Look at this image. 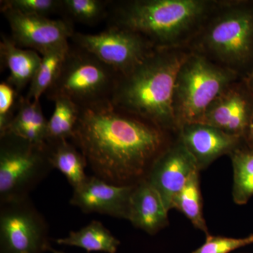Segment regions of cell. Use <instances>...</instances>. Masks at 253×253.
<instances>
[{
	"label": "cell",
	"mask_w": 253,
	"mask_h": 253,
	"mask_svg": "<svg viewBox=\"0 0 253 253\" xmlns=\"http://www.w3.org/2000/svg\"><path fill=\"white\" fill-rule=\"evenodd\" d=\"M73 44L86 50L120 75L126 74L156 49L135 32L108 26L98 34L75 33Z\"/></svg>",
	"instance_id": "9"
},
{
	"label": "cell",
	"mask_w": 253,
	"mask_h": 253,
	"mask_svg": "<svg viewBox=\"0 0 253 253\" xmlns=\"http://www.w3.org/2000/svg\"><path fill=\"white\" fill-rule=\"evenodd\" d=\"M198 169L194 156L179 139L175 144L166 146L156 158L146 179L158 191L169 211L176 195Z\"/></svg>",
	"instance_id": "11"
},
{
	"label": "cell",
	"mask_w": 253,
	"mask_h": 253,
	"mask_svg": "<svg viewBox=\"0 0 253 253\" xmlns=\"http://www.w3.org/2000/svg\"><path fill=\"white\" fill-rule=\"evenodd\" d=\"M62 246H75L85 250L86 252L116 253L121 242L101 222L91 221L78 231H72L66 237L55 240Z\"/></svg>",
	"instance_id": "19"
},
{
	"label": "cell",
	"mask_w": 253,
	"mask_h": 253,
	"mask_svg": "<svg viewBox=\"0 0 253 253\" xmlns=\"http://www.w3.org/2000/svg\"><path fill=\"white\" fill-rule=\"evenodd\" d=\"M217 4L208 0L111 1L106 20L109 26L144 37L156 49H187Z\"/></svg>",
	"instance_id": "2"
},
{
	"label": "cell",
	"mask_w": 253,
	"mask_h": 253,
	"mask_svg": "<svg viewBox=\"0 0 253 253\" xmlns=\"http://www.w3.org/2000/svg\"><path fill=\"white\" fill-rule=\"evenodd\" d=\"M253 113V93L244 80H239L214 100L199 122L243 138Z\"/></svg>",
	"instance_id": "12"
},
{
	"label": "cell",
	"mask_w": 253,
	"mask_h": 253,
	"mask_svg": "<svg viewBox=\"0 0 253 253\" xmlns=\"http://www.w3.org/2000/svg\"><path fill=\"white\" fill-rule=\"evenodd\" d=\"M253 244V234L241 239L208 234L205 244L191 253H229Z\"/></svg>",
	"instance_id": "27"
},
{
	"label": "cell",
	"mask_w": 253,
	"mask_h": 253,
	"mask_svg": "<svg viewBox=\"0 0 253 253\" xmlns=\"http://www.w3.org/2000/svg\"><path fill=\"white\" fill-rule=\"evenodd\" d=\"M234 172V203L244 205L253 196V150L243 144L230 154Z\"/></svg>",
	"instance_id": "21"
},
{
	"label": "cell",
	"mask_w": 253,
	"mask_h": 253,
	"mask_svg": "<svg viewBox=\"0 0 253 253\" xmlns=\"http://www.w3.org/2000/svg\"><path fill=\"white\" fill-rule=\"evenodd\" d=\"M21 95L6 81L0 83V134L12 122L19 106Z\"/></svg>",
	"instance_id": "26"
},
{
	"label": "cell",
	"mask_w": 253,
	"mask_h": 253,
	"mask_svg": "<svg viewBox=\"0 0 253 253\" xmlns=\"http://www.w3.org/2000/svg\"><path fill=\"white\" fill-rule=\"evenodd\" d=\"M49 252L51 253H66L63 252V251H59V250L55 249L54 248L51 247V246L49 248Z\"/></svg>",
	"instance_id": "30"
},
{
	"label": "cell",
	"mask_w": 253,
	"mask_h": 253,
	"mask_svg": "<svg viewBox=\"0 0 253 253\" xmlns=\"http://www.w3.org/2000/svg\"><path fill=\"white\" fill-rule=\"evenodd\" d=\"M47 126L40 100L31 101L21 95L17 113L4 133L44 146L47 139Z\"/></svg>",
	"instance_id": "17"
},
{
	"label": "cell",
	"mask_w": 253,
	"mask_h": 253,
	"mask_svg": "<svg viewBox=\"0 0 253 253\" xmlns=\"http://www.w3.org/2000/svg\"><path fill=\"white\" fill-rule=\"evenodd\" d=\"M244 81L246 82L250 89L253 93V71L251 73L249 77L245 79Z\"/></svg>",
	"instance_id": "29"
},
{
	"label": "cell",
	"mask_w": 253,
	"mask_h": 253,
	"mask_svg": "<svg viewBox=\"0 0 253 253\" xmlns=\"http://www.w3.org/2000/svg\"><path fill=\"white\" fill-rule=\"evenodd\" d=\"M110 2L109 0H62L61 14L73 23L94 26L106 20Z\"/></svg>",
	"instance_id": "24"
},
{
	"label": "cell",
	"mask_w": 253,
	"mask_h": 253,
	"mask_svg": "<svg viewBox=\"0 0 253 253\" xmlns=\"http://www.w3.org/2000/svg\"><path fill=\"white\" fill-rule=\"evenodd\" d=\"M54 111L48 121L46 143L72 139L80 116V108L71 100L57 97Z\"/></svg>",
	"instance_id": "23"
},
{
	"label": "cell",
	"mask_w": 253,
	"mask_h": 253,
	"mask_svg": "<svg viewBox=\"0 0 253 253\" xmlns=\"http://www.w3.org/2000/svg\"><path fill=\"white\" fill-rule=\"evenodd\" d=\"M69 48V42H66L42 55L41 65L26 96L27 99L38 101L42 95L45 94L57 78Z\"/></svg>",
	"instance_id": "20"
},
{
	"label": "cell",
	"mask_w": 253,
	"mask_h": 253,
	"mask_svg": "<svg viewBox=\"0 0 253 253\" xmlns=\"http://www.w3.org/2000/svg\"><path fill=\"white\" fill-rule=\"evenodd\" d=\"M50 161L54 169L60 171L73 189H77L86 180L87 163L81 151L68 140L46 143Z\"/></svg>",
	"instance_id": "18"
},
{
	"label": "cell",
	"mask_w": 253,
	"mask_h": 253,
	"mask_svg": "<svg viewBox=\"0 0 253 253\" xmlns=\"http://www.w3.org/2000/svg\"><path fill=\"white\" fill-rule=\"evenodd\" d=\"M16 45L34 50L41 55L68 42L75 34L74 23L65 18L51 19L28 16L11 9L1 10Z\"/></svg>",
	"instance_id": "10"
},
{
	"label": "cell",
	"mask_w": 253,
	"mask_h": 253,
	"mask_svg": "<svg viewBox=\"0 0 253 253\" xmlns=\"http://www.w3.org/2000/svg\"><path fill=\"white\" fill-rule=\"evenodd\" d=\"M0 5L1 11L11 9L28 16L49 18L61 14L62 0H4Z\"/></svg>",
	"instance_id": "25"
},
{
	"label": "cell",
	"mask_w": 253,
	"mask_h": 253,
	"mask_svg": "<svg viewBox=\"0 0 253 253\" xmlns=\"http://www.w3.org/2000/svg\"><path fill=\"white\" fill-rule=\"evenodd\" d=\"M80 110L71 140L94 175L118 186H135L146 179L167 146L166 131L111 101Z\"/></svg>",
	"instance_id": "1"
},
{
	"label": "cell",
	"mask_w": 253,
	"mask_h": 253,
	"mask_svg": "<svg viewBox=\"0 0 253 253\" xmlns=\"http://www.w3.org/2000/svg\"><path fill=\"white\" fill-rule=\"evenodd\" d=\"M239 80L242 79L234 71L190 51L174 84L173 111L177 129L199 122L210 105Z\"/></svg>",
	"instance_id": "5"
},
{
	"label": "cell",
	"mask_w": 253,
	"mask_h": 253,
	"mask_svg": "<svg viewBox=\"0 0 253 253\" xmlns=\"http://www.w3.org/2000/svg\"><path fill=\"white\" fill-rule=\"evenodd\" d=\"M49 227L30 198L0 204V253L49 251Z\"/></svg>",
	"instance_id": "8"
},
{
	"label": "cell",
	"mask_w": 253,
	"mask_h": 253,
	"mask_svg": "<svg viewBox=\"0 0 253 253\" xmlns=\"http://www.w3.org/2000/svg\"><path fill=\"white\" fill-rule=\"evenodd\" d=\"M244 141L246 146L253 150V113L249 126L245 133Z\"/></svg>",
	"instance_id": "28"
},
{
	"label": "cell",
	"mask_w": 253,
	"mask_h": 253,
	"mask_svg": "<svg viewBox=\"0 0 253 253\" xmlns=\"http://www.w3.org/2000/svg\"><path fill=\"white\" fill-rule=\"evenodd\" d=\"M199 169L195 171L185 186L173 199L172 208L184 214L196 229L208 233L207 225L203 214V201L200 188Z\"/></svg>",
	"instance_id": "22"
},
{
	"label": "cell",
	"mask_w": 253,
	"mask_h": 253,
	"mask_svg": "<svg viewBox=\"0 0 253 253\" xmlns=\"http://www.w3.org/2000/svg\"><path fill=\"white\" fill-rule=\"evenodd\" d=\"M178 130L179 139L194 156L200 170L223 155H230L244 143L243 138L204 123H187Z\"/></svg>",
	"instance_id": "14"
},
{
	"label": "cell",
	"mask_w": 253,
	"mask_h": 253,
	"mask_svg": "<svg viewBox=\"0 0 253 253\" xmlns=\"http://www.w3.org/2000/svg\"><path fill=\"white\" fill-rule=\"evenodd\" d=\"M187 49L246 79L253 71V1H218Z\"/></svg>",
	"instance_id": "4"
},
{
	"label": "cell",
	"mask_w": 253,
	"mask_h": 253,
	"mask_svg": "<svg viewBox=\"0 0 253 253\" xmlns=\"http://www.w3.org/2000/svg\"><path fill=\"white\" fill-rule=\"evenodd\" d=\"M134 186L115 185L93 174L73 189L70 204L86 214L98 213L128 219Z\"/></svg>",
	"instance_id": "13"
},
{
	"label": "cell",
	"mask_w": 253,
	"mask_h": 253,
	"mask_svg": "<svg viewBox=\"0 0 253 253\" xmlns=\"http://www.w3.org/2000/svg\"><path fill=\"white\" fill-rule=\"evenodd\" d=\"M53 169L47 144L0 134V204L28 197Z\"/></svg>",
	"instance_id": "7"
},
{
	"label": "cell",
	"mask_w": 253,
	"mask_h": 253,
	"mask_svg": "<svg viewBox=\"0 0 253 253\" xmlns=\"http://www.w3.org/2000/svg\"><path fill=\"white\" fill-rule=\"evenodd\" d=\"M189 53L185 48L155 49L120 76L111 102L163 130L177 129L173 111L174 84Z\"/></svg>",
	"instance_id": "3"
},
{
	"label": "cell",
	"mask_w": 253,
	"mask_h": 253,
	"mask_svg": "<svg viewBox=\"0 0 253 253\" xmlns=\"http://www.w3.org/2000/svg\"><path fill=\"white\" fill-rule=\"evenodd\" d=\"M168 212L162 198L146 179L134 186L127 219L133 226L154 235L167 226Z\"/></svg>",
	"instance_id": "15"
},
{
	"label": "cell",
	"mask_w": 253,
	"mask_h": 253,
	"mask_svg": "<svg viewBox=\"0 0 253 253\" xmlns=\"http://www.w3.org/2000/svg\"><path fill=\"white\" fill-rule=\"evenodd\" d=\"M121 75L94 54L75 44L69 50L61 71L46 97L71 100L79 108L111 101Z\"/></svg>",
	"instance_id": "6"
},
{
	"label": "cell",
	"mask_w": 253,
	"mask_h": 253,
	"mask_svg": "<svg viewBox=\"0 0 253 253\" xmlns=\"http://www.w3.org/2000/svg\"><path fill=\"white\" fill-rule=\"evenodd\" d=\"M0 57L1 66L9 71L6 81L19 93L31 84L42 61V56L37 51L20 47L11 37L4 33L1 35Z\"/></svg>",
	"instance_id": "16"
}]
</instances>
